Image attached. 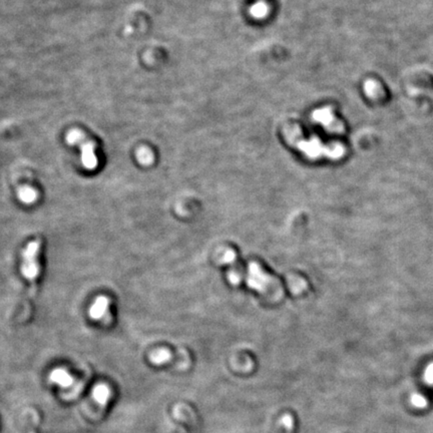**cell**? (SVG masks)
Segmentation results:
<instances>
[{"label":"cell","mask_w":433,"mask_h":433,"mask_svg":"<svg viewBox=\"0 0 433 433\" xmlns=\"http://www.w3.org/2000/svg\"><path fill=\"white\" fill-rule=\"evenodd\" d=\"M66 141L70 145L79 146L81 150V163L87 170H94L98 165L97 157L94 153V144L85 141L82 133L78 130H72L67 134Z\"/></svg>","instance_id":"7a4b0ae2"},{"label":"cell","mask_w":433,"mask_h":433,"mask_svg":"<svg viewBox=\"0 0 433 433\" xmlns=\"http://www.w3.org/2000/svg\"><path fill=\"white\" fill-rule=\"evenodd\" d=\"M41 243L39 240L30 242L22 253V265L21 273L25 279L34 283L39 275V263L38 255L40 251Z\"/></svg>","instance_id":"6da1fadb"},{"label":"cell","mask_w":433,"mask_h":433,"mask_svg":"<svg viewBox=\"0 0 433 433\" xmlns=\"http://www.w3.org/2000/svg\"><path fill=\"white\" fill-rule=\"evenodd\" d=\"M17 196H18L19 200L23 204H26V205H31V204L35 203L37 198H38L37 192L33 188L28 187V186H24V187L19 188L18 192H17Z\"/></svg>","instance_id":"5b68a950"},{"label":"cell","mask_w":433,"mask_h":433,"mask_svg":"<svg viewBox=\"0 0 433 433\" xmlns=\"http://www.w3.org/2000/svg\"><path fill=\"white\" fill-rule=\"evenodd\" d=\"M137 158L139 163L144 166H149L154 162V156L152 152L147 148H141L137 152Z\"/></svg>","instance_id":"52a82bcc"},{"label":"cell","mask_w":433,"mask_h":433,"mask_svg":"<svg viewBox=\"0 0 433 433\" xmlns=\"http://www.w3.org/2000/svg\"><path fill=\"white\" fill-rule=\"evenodd\" d=\"M89 316L93 320L110 321V299L105 296L97 297L89 309Z\"/></svg>","instance_id":"3957f363"},{"label":"cell","mask_w":433,"mask_h":433,"mask_svg":"<svg viewBox=\"0 0 433 433\" xmlns=\"http://www.w3.org/2000/svg\"><path fill=\"white\" fill-rule=\"evenodd\" d=\"M424 380L427 384L433 385V363L429 364L424 371Z\"/></svg>","instance_id":"30bf717a"},{"label":"cell","mask_w":433,"mask_h":433,"mask_svg":"<svg viewBox=\"0 0 433 433\" xmlns=\"http://www.w3.org/2000/svg\"><path fill=\"white\" fill-rule=\"evenodd\" d=\"M170 358V352L166 350H158L152 353L151 361L155 364H161L166 362Z\"/></svg>","instance_id":"ba28073f"},{"label":"cell","mask_w":433,"mask_h":433,"mask_svg":"<svg viewBox=\"0 0 433 433\" xmlns=\"http://www.w3.org/2000/svg\"><path fill=\"white\" fill-rule=\"evenodd\" d=\"M411 402L417 408H423V407H425L427 405L426 399L422 395H420V394H414L411 397Z\"/></svg>","instance_id":"9c48e42d"},{"label":"cell","mask_w":433,"mask_h":433,"mask_svg":"<svg viewBox=\"0 0 433 433\" xmlns=\"http://www.w3.org/2000/svg\"><path fill=\"white\" fill-rule=\"evenodd\" d=\"M49 379H50V381L52 383L57 384V385H59L62 388L69 387L73 383V381H74L73 377L65 369H63V368L54 369L50 373Z\"/></svg>","instance_id":"277c9868"},{"label":"cell","mask_w":433,"mask_h":433,"mask_svg":"<svg viewBox=\"0 0 433 433\" xmlns=\"http://www.w3.org/2000/svg\"><path fill=\"white\" fill-rule=\"evenodd\" d=\"M92 396L97 403L105 405L111 397V390L105 384H98L93 388Z\"/></svg>","instance_id":"8992f818"}]
</instances>
